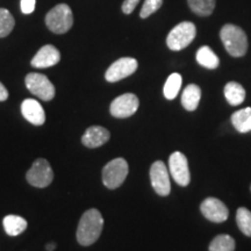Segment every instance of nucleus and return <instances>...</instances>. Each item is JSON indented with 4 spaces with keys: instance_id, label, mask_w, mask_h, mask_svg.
<instances>
[{
    "instance_id": "f257e3e1",
    "label": "nucleus",
    "mask_w": 251,
    "mask_h": 251,
    "mask_svg": "<svg viewBox=\"0 0 251 251\" xmlns=\"http://www.w3.org/2000/svg\"><path fill=\"white\" fill-rule=\"evenodd\" d=\"M103 228V219L98 209L91 208L81 215L77 228V241L80 246L89 247L98 241Z\"/></svg>"
},
{
    "instance_id": "f03ea898",
    "label": "nucleus",
    "mask_w": 251,
    "mask_h": 251,
    "mask_svg": "<svg viewBox=\"0 0 251 251\" xmlns=\"http://www.w3.org/2000/svg\"><path fill=\"white\" fill-rule=\"evenodd\" d=\"M220 37L230 56L242 57L247 54L248 39L242 28L235 25H226L220 31Z\"/></svg>"
},
{
    "instance_id": "7ed1b4c3",
    "label": "nucleus",
    "mask_w": 251,
    "mask_h": 251,
    "mask_svg": "<svg viewBox=\"0 0 251 251\" xmlns=\"http://www.w3.org/2000/svg\"><path fill=\"white\" fill-rule=\"evenodd\" d=\"M46 25L52 33L64 34L74 25V15L67 4H59L51 8L46 15Z\"/></svg>"
},
{
    "instance_id": "20e7f679",
    "label": "nucleus",
    "mask_w": 251,
    "mask_h": 251,
    "mask_svg": "<svg viewBox=\"0 0 251 251\" xmlns=\"http://www.w3.org/2000/svg\"><path fill=\"white\" fill-rule=\"evenodd\" d=\"M129 166L125 158H114L103 166L102 183L109 190L120 187L127 178Z\"/></svg>"
},
{
    "instance_id": "39448f33",
    "label": "nucleus",
    "mask_w": 251,
    "mask_h": 251,
    "mask_svg": "<svg viewBox=\"0 0 251 251\" xmlns=\"http://www.w3.org/2000/svg\"><path fill=\"white\" fill-rule=\"evenodd\" d=\"M197 28L192 23H180L179 25L172 28L166 37V45L174 51H179L186 48L196 39Z\"/></svg>"
},
{
    "instance_id": "423d86ee",
    "label": "nucleus",
    "mask_w": 251,
    "mask_h": 251,
    "mask_svg": "<svg viewBox=\"0 0 251 251\" xmlns=\"http://www.w3.org/2000/svg\"><path fill=\"white\" fill-rule=\"evenodd\" d=\"M27 181L31 186L43 188L49 186L54 179V172L49 162L45 158H39L33 163L26 175Z\"/></svg>"
},
{
    "instance_id": "0eeeda50",
    "label": "nucleus",
    "mask_w": 251,
    "mask_h": 251,
    "mask_svg": "<svg viewBox=\"0 0 251 251\" xmlns=\"http://www.w3.org/2000/svg\"><path fill=\"white\" fill-rule=\"evenodd\" d=\"M27 89L34 96L39 97L43 101H50L55 97L56 90L52 83L48 79V77L42 74H29L26 76Z\"/></svg>"
},
{
    "instance_id": "6e6552de",
    "label": "nucleus",
    "mask_w": 251,
    "mask_h": 251,
    "mask_svg": "<svg viewBox=\"0 0 251 251\" xmlns=\"http://www.w3.org/2000/svg\"><path fill=\"white\" fill-rule=\"evenodd\" d=\"M139 106L140 100L134 93H125L113 100L109 112L114 118L126 119L134 115Z\"/></svg>"
},
{
    "instance_id": "1a4fd4ad",
    "label": "nucleus",
    "mask_w": 251,
    "mask_h": 251,
    "mask_svg": "<svg viewBox=\"0 0 251 251\" xmlns=\"http://www.w3.org/2000/svg\"><path fill=\"white\" fill-rule=\"evenodd\" d=\"M150 180L153 191L161 197H166L170 194L171 183L169 170L162 161H156L152 163L150 168Z\"/></svg>"
},
{
    "instance_id": "9d476101",
    "label": "nucleus",
    "mask_w": 251,
    "mask_h": 251,
    "mask_svg": "<svg viewBox=\"0 0 251 251\" xmlns=\"http://www.w3.org/2000/svg\"><path fill=\"white\" fill-rule=\"evenodd\" d=\"M169 169L174 180L181 187H186L191 181V174L188 169V162L186 156L180 151L171 153L169 158Z\"/></svg>"
},
{
    "instance_id": "9b49d317",
    "label": "nucleus",
    "mask_w": 251,
    "mask_h": 251,
    "mask_svg": "<svg viewBox=\"0 0 251 251\" xmlns=\"http://www.w3.org/2000/svg\"><path fill=\"white\" fill-rule=\"evenodd\" d=\"M139 63L133 57H122L118 61H115L113 64L107 69L105 74L106 80L109 83H115L125 78L129 77L137 70Z\"/></svg>"
},
{
    "instance_id": "f8f14e48",
    "label": "nucleus",
    "mask_w": 251,
    "mask_h": 251,
    "mask_svg": "<svg viewBox=\"0 0 251 251\" xmlns=\"http://www.w3.org/2000/svg\"><path fill=\"white\" fill-rule=\"evenodd\" d=\"M200 211L207 220L214 222V224L225 222L229 215L227 206L216 198H207L203 200L200 205Z\"/></svg>"
},
{
    "instance_id": "ddd939ff",
    "label": "nucleus",
    "mask_w": 251,
    "mask_h": 251,
    "mask_svg": "<svg viewBox=\"0 0 251 251\" xmlns=\"http://www.w3.org/2000/svg\"><path fill=\"white\" fill-rule=\"evenodd\" d=\"M59 59H61V54H59L57 48H55L51 45H47L43 46L36 52V55L31 59L30 64L34 68L46 69L54 67V65H56L59 62Z\"/></svg>"
},
{
    "instance_id": "4468645a",
    "label": "nucleus",
    "mask_w": 251,
    "mask_h": 251,
    "mask_svg": "<svg viewBox=\"0 0 251 251\" xmlns=\"http://www.w3.org/2000/svg\"><path fill=\"white\" fill-rule=\"evenodd\" d=\"M21 113L28 122L35 126H42L46 122V112L35 99H26L21 103Z\"/></svg>"
},
{
    "instance_id": "2eb2a0df",
    "label": "nucleus",
    "mask_w": 251,
    "mask_h": 251,
    "mask_svg": "<svg viewBox=\"0 0 251 251\" xmlns=\"http://www.w3.org/2000/svg\"><path fill=\"white\" fill-rule=\"evenodd\" d=\"M111 137V133L106 128L100 127V126H92L87 128L85 134L81 137V142L87 148H98L105 144Z\"/></svg>"
},
{
    "instance_id": "dca6fc26",
    "label": "nucleus",
    "mask_w": 251,
    "mask_h": 251,
    "mask_svg": "<svg viewBox=\"0 0 251 251\" xmlns=\"http://www.w3.org/2000/svg\"><path fill=\"white\" fill-rule=\"evenodd\" d=\"M200 98H201V90L196 84H190L185 87L183 96H181V105L188 112H193L198 108Z\"/></svg>"
},
{
    "instance_id": "f3484780",
    "label": "nucleus",
    "mask_w": 251,
    "mask_h": 251,
    "mask_svg": "<svg viewBox=\"0 0 251 251\" xmlns=\"http://www.w3.org/2000/svg\"><path fill=\"white\" fill-rule=\"evenodd\" d=\"M6 234L9 236H18L27 229V221L19 215H6L2 220Z\"/></svg>"
},
{
    "instance_id": "a211bd4d",
    "label": "nucleus",
    "mask_w": 251,
    "mask_h": 251,
    "mask_svg": "<svg viewBox=\"0 0 251 251\" xmlns=\"http://www.w3.org/2000/svg\"><path fill=\"white\" fill-rule=\"evenodd\" d=\"M231 124L238 133L246 134L251 131V107L235 112L231 115Z\"/></svg>"
},
{
    "instance_id": "6ab92c4d",
    "label": "nucleus",
    "mask_w": 251,
    "mask_h": 251,
    "mask_svg": "<svg viewBox=\"0 0 251 251\" xmlns=\"http://www.w3.org/2000/svg\"><path fill=\"white\" fill-rule=\"evenodd\" d=\"M225 97L229 105L238 106L246 99V90L236 81H229L225 86Z\"/></svg>"
},
{
    "instance_id": "aec40b11",
    "label": "nucleus",
    "mask_w": 251,
    "mask_h": 251,
    "mask_svg": "<svg viewBox=\"0 0 251 251\" xmlns=\"http://www.w3.org/2000/svg\"><path fill=\"white\" fill-rule=\"evenodd\" d=\"M197 62L203 68L207 69H216L220 64V59L218 56L214 54V51L209 47L203 46L197 51Z\"/></svg>"
},
{
    "instance_id": "412c9836",
    "label": "nucleus",
    "mask_w": 251,
    "mask_h": 251,
    "mask_svg": "<svg viewBox=\"0 0 251 251\" xmlns=\"http://www.w3.org/2000/svg\"><path fill=\"white\" fill-rule=\"evenodd\" d=\"M193 13L200 17L211 15L215 8V0H187Z\"/></svg>"
},
{
    "instance_id": "4be33fe9",
    "label": "nucleus",
    "mask_w": 251,
    "mask_h": 251,
    "mask_svg": "<svg viewBox=\"0 0 251 251\" xmlns=\"http://www.w3.org/2000/svg\"><path fill=\"white\" fill-rule=\"evenodd\" d=\"M209 251H234L235 240L227 234L218 235L212 240L208 247Z\"/></svg>"
},
{
    "instance_id": "5701e85b",
    "label": "nucleus",
    "mask_w": 251,
    "mask_h": 251,
    "mask_svg": "<svg viewBox=\"0 0 251 251\" xmlns=\"http://www.w3.org/2000/svg\"><path fill=\"white\" fill-rule=\"evenodd\" d=\"M181 81H183V79H181L179 74L170 75V77L166 79L164 85V97L166 99L172 100L177 97V94L179 93Z\"/></svg>"
},
{
    "instance_id": "b1692460",
    "label": "nucleus",
    "mask_w": 251,
    "mask_h": 251,
    "mask_svg": "<svg viewBox=\"0 0 251 251\" xmlns=\"http://www.w3.org/2000/svg\"><path fill=\"white\" fill-rule=\"evenodd\" d=\"M236 224L242 233L251 237V212L246 207H240L236 212Z\"/></svg>"
},
{
    "instance_id": "393cba45",
    "label": "nucleus",
    "mask_w": 251,
    "mask_h": 251,
    "mask_svg": "<svg viewBox=\"0 0 251 251\" xmlns=\"http://www.w3.org/2000/svg\"><path fill=\"white\" fill-rule=\"evenodd\" d=\"M15 26V20L8 9L0 8V37H6L11 34Z\"/></svg>"
},
{
    "instance_id": "a878e982",
    "label": "nucleus",
    "mask_w": 251,
    "mask_h": 251,
    "mask_svg": "<svg viewBox=\"0 0 251 251\" xmlns=\"http://www.w3.org/2000/svg\"><path fill=\"white\" fill-rule=\"evenodd\" d=\"M163 0H146L142 6V9H141L140 17L142 19L150 17V15L153 14L155 12H157L161 8Z\"/></svg>"
},
{
    "instance_id": "bb28decb",
    "label": "nucleus",
    "mask_w": 251,
    "mask_h": 251,
    "mask_svg": "<svg viewBox=\"0 0 251 251\" xmlns=\"http://www.w3.org/2000/svg\"><path fill=\"white\" fill-rule=\"evenodd\" d=\"M36 0H21V11L25 14H30L35 8Z\"/></svg>"
},
{
    "instance_id": "cd10ccee",
    "label": "nucleus",
    "mask_w": 251,
    "mask_h": 251,
    "mask_svg": "<svg viewBox=\"0 0 251 251\" xmlns=\"http://www.w3.org/2000/svg\"><path fill=\"white\" fill-rule=\"evenodd\" d=\"M140 0H125L124 4H122V12L125 14H130L133 13V11L139 4Z\"/></svg>"
},
{
    "instance_id": "c85d7f7f",
    "label": "nucleus",
    "mask_w": 251,
    "mask_h": 251,
    "mask_svg": "<svg viewBox=\"0 0 251 251\" xmlns=\"http://www.w3.org/2000/svg\"><path fill=\"white\" fill-rule=\"evenodd\" d=\"M7 98H8V91L4 85H2L1 81H0V101H5Z\"/></svg>"
},
{
    "instance_id": "c756f323",
    "label": "nucleus",
    "mask_w": 251,
    "mask_h": 251,
    "mask_svg": "<svg viewBox=\"0 0 251 251\" xmlns=\"http://www.w3.org/2000/svg\"><path fill=\"white\" fill-rule=\"evenodd\" d=\"M46 249L48 250V251H54L55 249H56V243H54V242H50V243H48L46 246Z\"/></svg>"
}]
</instances>
